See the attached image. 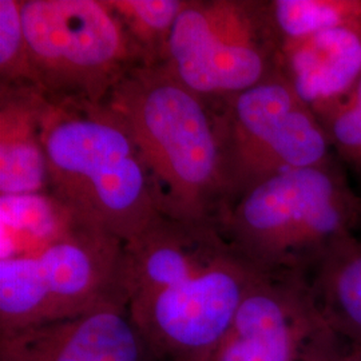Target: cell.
Segmentation results:
<instances>
[{
  "mask_svg": "<svg viewBox=\"0 0 361 361\" xmlns=\"http://www.w3.org/2000/svg\"><path fill=\"white\" fill-rule=\"evenodd\" d=\"M267 0H188L161 65L207 99H226L281 68Z\"/></svg>",
  "mask_w": 361,
  "mask_h": 361,
  "instance_id": "6",
  "label": "cell"
},
{
  "mask_svg": "<svg viewBox=\"0 0 361 361\" xmlns=\"http://www.w3.org/2000/svg\"><path fill=\"white\" fill-rule=\"evenodd\" d=\"M337 341L310 276L259 271L209 361H326Z\"/></svg>",
  "mask_w": 361,
  "mask_h": 361,
  "instance_id": "9",
  "label": "cell"
},
{
  "mask_svg": "<svg viewBox=\"0 0 361 361\" xmlns=\"http://www.w3.org/2000/svg\"><path fill=\"white\" fill-rule=\"evenodd\" d=\"M141 52L143 65H161L186 0H106Z\"/></svg>",
  "mask_w": 361,
  "mask_h": 361,
  "instance_id": "15",
  "label": "cell"
},
{
  "mask_svg": "<svg viewBox=\"0 0 361 361\" xmlns=\"http://www.w3.org/2000/svg\"><path fill=\"white\" fill-rule=\"evenodd\" d=\"M320 310L340 338L361 345V238L355 235L310 277Z\"/></svg>",
  "mask_w": 361,
  "mask_h": 361,
  "instance_id": "14",
  "label": "cell"
},
{
  "mask_svg": "<svg viewBox=\"0 0 361 361\" xmlns=\"http://www.w3.org/2000/svg\"><path fill=\"white\" fill-rule=\"evenodd\" d=\"M258 273L233 249L205 271L131 300L130 317L158 357L209 361Z\"/></svg>",
  "mask_w": 361,
  "mask_h": 361,
  "instance_id": "8",
  "label": "cell"
},
{
  "mask_svg": "<svg viewBox=\"0 0 361 361\" xmlns=\"http://www.w3.org/2000/svg\"><path fill=\"white\" fill-rule=\"evenodd\" d=\"M152 355L123 302L0 335V361H149Z\"/></svg>",
  "mask_w": 361,
  "mask_h": 361,
  "instance_id": "10",
  "label": "cell"
},
{
  "mask_svg": "<svg viewBox=\"0 0 361 361\" xmlns=\"http://www.w3.org/2000/svg\"><path fill=\"white\" fill-rule=\"evenodd\" d=\"M281 70L310 107L343 95L361 77V27H335L284 42Z\"/></svg>",
  "mask_w": 361,
  "mask_h": 361,
  "instance_id": "11",
  "label": "cell"
},
{
  "mask_svg": "<svg viewBox=\"0 0 361 361\" xmlns=\"http://www.w3.org/2000/svg\"><path fill=\"white\" fill-rule=\"evenodd\" d=\"M104 104L128 126L161 216L219 225L229 207L224 99L195 94L162 65H140Z\"/></svg>",
  "mask_w": 361,
  "mask_h": 361,
  "instance_id": "1",
  "label": "cell"
},
{
  "mask_svg": "<svg viewBox=\"0 0 361 361\" xmlns=\"http://www.w3.org/2000/svg\"><path fill=\"white\" fill-rule=\"evenodd\" d=\"M357 232H361V198H360V209H359V224H357ZM356 232V233H357Z\"/></svg>",
  "mask_w": 361,
  "mask_h": 361,
  "instance_id": "20",
  "label": "cell"
},
{
  "mask_svg": "<svg viewBox=\"0 0 361 361\" xmlns=\"http://www.w3.org/2000/svg\"><path fill=\"white\" fill-rule=\"evenodd\" d=\"M42 138L49 192L80 226L128 244L161 216L138 147L109 104L46 98Z\"/></svg>",
  "mask_w": 361,
  "mask_h": 361,
  "instance_id": "2",
  "label": "cell"
},
{
  "mask_svg": "<svg viewBox=\"0 0 361 361\" xmlns=\"http://www.w3.org/2000/svg\"><path fill=\"white\" fill-rule=\"evenodd\" d=\"M44 104L46 97L34 86L0 85V195L49 192Z\"/></svg>",
  "mask_w": 361,
  "mask_h": 361,
  "instance_id": "12",
  "label": "cell"
},
{
  "mask_svg": "<svg viewBox=\"0 0 361 361\" xmlns=\"http://www.w3.org/2000/svg\"><path fill=\"white\" fill-rule=\"evenodd\" d=\"M224 137L229 207L274 174L314 166L335 155L312 107L281 68L224 99Z\"/></svg>",
  "mask_w": 361,
  "mask_h": 361,
  "instance_id": "7",
  "label": "cell"
},
{
  "mask_svg": "<svg viewBox=\"0 0 361 361\" xmlns=\"http://www.w3.org/2000/svg\"><path fill=\"white\" fill-rule=\"evenodd\" d=\"M312 110L338 161L361 178V77L343 95Z\"/></svg>",
  "mask_w": 361,
  "mask_h": 361,
  "instance_id": "17",
  "label": "cell"
},
{
  "mask_svg": "<svg viewBox=\"0 0 361 361\" xmlns=\"http://www.w3.org/2000/svg\"><path fill=\"white\" fill-rule=\"evenodd\" d=\"M326 361H361V345L338 337V341Z\"/></svg>",
  "mask_w": 361,
  "mask_h": 361,
  "instance_id": "19",
  "label": "cell"
},
{
  "mask_svg": "<svg viewBox=\"0 0 361 361\" xmlns=\"http://www.w3.org/2000/svg\"><path fill=\"white\" fill-rule=\"evenodd\" d=\"M268 6L281 43L335 27H361V0H269Z\"/></svg>",
  "mask_w": 361,
  "mask_h": 361,
  "instance_id": "16",
  "label": "cell"
},
{
  "mask_svg": "<svg viewBox=\"0 0 361 361\" xmlns=\"http://www.w3.org/2000/svg\"><path fill=\"white\" fill-rule=\"evenodd\" d=\"M35 86L50 101L102 104L142 55L106 0H23Z\"/></svg>",
  "mask_w": 361,
  "mask_h": 361,
  "instance_id": "4",
  "label": "cell"
},
{
  "mask_svg": "<svg viewBox=\"0 0 361 361\" xmlns=\"http://www.w3.org/2000/svg\"><path fill=\"white\" fill-rule=\"evenodd\" d=\"M22 8L23 0H0V85L37 87Z\"/></svg>",
  "mask_w": 361,
  "mask_h": 361,
  "instance_id": "18",
  "label": "cell"
},
{
  "mask_svg": "<svg viewBox=\"0 0 361 361\" xmlns=\"http://www.w3.org/2000/svg\"><path fill=\"white\" fill-rule=\"evenodd\" d=\"M360 198L334 155L259 182L233 202L219 231L256 271L312 277L336 247L357 235Z\"/></svg>",
  "mask_w": 361,
  "mask_h": 361,
  "instance_id": "3",
  "label": "cell"
},
{
  "mask_svg": "<svg viewBox=\"0 0 361 361\" xmlns=\"http://www.w3.org/2000/svg\"><path fill=\"white\" fill-rule=\"evenodd\" d=\"M1 259L42 250L80 226L50 192L0 195Z\"/></svg>",
  "mask_w": 361,
  "mask_h": 361,
  "instance_id": "13",
  "label": "cell"
},
{
  "mask_svg": "<svg viewBox=\"0 0 361 361\" xmlns=\"http://www.w3.org/2000/svg\"><path fill=\"white\" fill-rule=\"evenodd\" d=\"M123 247L111 235L78 226L39 252L1 259L0 335L126 304Z\"/></svg>",
  "mask_w": 361,
  "mask_h": 361,
  "instance_id": "5",
  "label": "cell"
}]
</instances>
